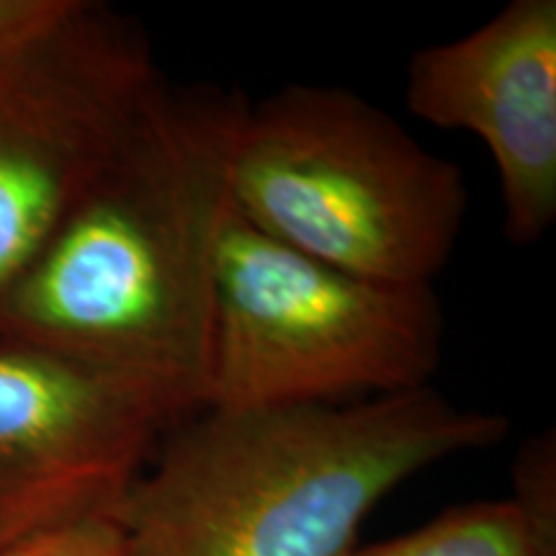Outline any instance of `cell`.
Returning <instances> with one entry per match:
<instances>
[{"instance_id":"1","label":"cell","mask_w":556,"mask_h":556,"mask_svg":"<svg viewBox=\"0 0 556 556\" xmlns=\"http://www.w3.org/2000/svg\"><path fill=\"white\" fill-rule=\"evenodd\" d=\"M240 103L163 83L0 302L5 338L135 387L170 426L206 409L214 266Z\"/></svg>"},{"instance_id":"2","label":"cell","mask_w":556,"mask_h":556,"mask_svg":"<svg viewBox=\"0 0 556 556\" xmlns=\"http://www.w3.org/2000/svg\"><path fill=\"white\" fill-rule=\"evenodd\" d=\"M510 422L415 389L340 405L206 407L178 422L116 523L135 556H345L402 482Z\"/></svg>"},{"instance_id":"3","label":"cell","mask_w":556,"mask_h":556,"mask_svg":"<svg viewBox=\"0 0 556 556\" xmlns=\"http://www.w3.org/2000/svg\"><path fill=\"white\" fill-rule=\"evenodd\" d=\"M229 204L268 238L397 287H430L464 219L467 180L348 88L289 86L240 103Z\"/></svg>"},{"instance_id":"4","label":"cell","mask_w":556,"mask_h":556,"mask_svg":"<svg viewBox=\"0 0 556 556\" xmlns=\"http://www.w3.org/2000/svg\"><path fill=\"white\" fill-rule=\"evenodd\" d=\"M443 325L430 287L330 266L268 238L229 204L214 266L206 407L340 405L426 389Z\"/></svg>"},{"instance_id":"5","label":"cell","mask_w":556,"mask_h":556,"mask_svg":"<svg viewBox=\"0 0 556 556\" xmlns=\"http://www.w3.org/2000/svg\"><path fill=\"white\" fill-rule=\"evenodd\" d=\"M155 86L142 54L83 29L0 60V302L116 157Z\"/></svg>"},{"instance_id":"6","label":"cell","mask_w":556,"mask_h":556,"mask_svg":"<svg viewBox=\"0 0 556 556\" xmlns=\"http://www.w3.org/2000/svg\"><path fill=\"white\" fill-rule=\"evenodd\" d=\"M170 420L135 387L45 348L0 345V552L114 516Z\"/></svg>"},{"instance_id":"7","label":"cell","mask_w":556,"mask_h":556,"mask_svg":"<svg viewBox=\"0 0 556 556\" xmlns=\"http://www.w3.org/2000/svg\"><path fill=\"white\" fill-rule=\"evenodd\" d=\"M405 96L417 119L486 144L505 238H544L556 219V0H510L475 31L417 50Z\"/></svg>"},{"instance_id":"8","label":"cell","mask_w":556,"mask_h":556,"mask_svg":"<svg viewBox=\"0 0 556 556\" xmlns=\"http://www.w3.org/2000/svg\"><path fill=\"white\" fill-rule=\"evenodd\" d=\"M345 556H556V516L516 497L458 505L413 533Z\"/></svg>"},{"instance_id":"9","label":"cell","mask_w":556,"mask_h":556,"mask_svg":"<svg viewBox=\"0 0 556 556\" xmlns=\"http://www.w3.org/2000/svg\"><path fill=\"white\" fill-rule=\"evenodd\" d=\"M0 556H135L127 533L111 516L88 518L39 533Z\"/></svg>"},{"instance_id":"10","label":"cell","mask_w":556,"mask_h":556,"mask_svg":"<svg viewBox=\"0 0 556 556\" xmlns=\"http://www.w3.org/2000/svg\"><path fill=\"white\" fill-rule=\"evenodd\" d=\"M516 500L533 510L556 516V458L554 441L528 443L516 467Z\"/></svg>"}]
</instances>
